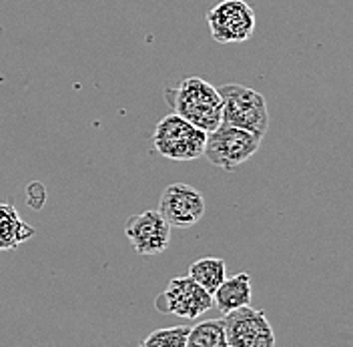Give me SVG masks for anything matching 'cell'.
I'll return each instance as SVG.
<instances>
[{
	"label": "cell",
	"mask_w": 353,
	"mask_h": 347,
	"mask_svg": "<svg viewBox=\"0 0 353 347\" xmlns=\"http://www.w3.org/2000/svg\"><path fill=\"white\" fill-rule=\"evenodd\" d=\"M157 211L169 223V227L189 229L205 215V197L187 183H173L163 191Z\"/></svg>",
	"instance_id": "cell-8"
},
{
	"label": "cell",
	"mask_w": 353,
	"mask_h": 347,
	"mask_svg": "<svg viewBox=\"0 0 353 347\" xmlns=\"http://www.w3.org/2000/svg\"><path fill=\"white\" fill-rule=\"evenodd\" d=\"M125 235L131 241L132 249L143 257H153L169 247L171 227L157 209H147L127 219Z\"/></svg>",
	"instance_id": "cell-9"
},
{
	"label": "cell",
	"mask_w": 353,
	"mask_h": 347,
	"mask_svg": "<svg viewBox=\"0 0 353 347\" xmlns=\"http://www.w3.org/2000/svg\"><path fill=\"white\" fill-rule=\"evenodd\" d=\"M30 237H34V229L22 221L12 205L0 203V251L17 249Z\"/></svg>",
	"instance_id": "cell-11"
},
{
	"label": "cell",
	"mask_w": 353,
	"mask_h": 347,
	"mask_svg": "<svg viewBox=\"0 0 353 347\" xmlns=\"http://www.w3.org/2000/svg\"><path fill=\"white\" fill-rule=\"evenodd\" d=\"M251 297H253L251 275L247 271H243V273L225 279L217 287V291L213 293V307H217L221 313H229L239 307L251 305Z\"/></svg>",
	"instance_id": "cell-10"
},
{
	"label": "cell",
	"mask_w": 353,
	"mask_h": 347,
	"mask_svg": "<svg viewBox=\"0 0 353 347\" xmlns=\"http://www.w3.org/2000/svg\"><path fill=\"white\" fill-rule=\"evenodd\" d=\"M187 347H229L223 319H207L189 329Z\"/></svg>",
	"instance_id": "cell-13"
},
{
	"label": "cell",
	"mask_w": 353,
	"mask_h": 347,
	"mask_svg": "<svg viewBox=\"0 0 353 347\" xmlns=\"http://www.w3.org/2000/svg\"><path fill=\"white\" fill-rule=\"evenodd\" d=\"M154 307L161 313L176 315L181 319H197L213 307V295L185 275L169 281L165 291L154 299Z\"/></svg>",
	"instance_id": "cell-6"
},
{
	"label": "cell",
	"mask_w": 353,
	"mask_h": 347,
	"mask_svg": "<svg viewBox=\"0 0 353 347\" xmlns=\"http://www.w3.org/2000/svg\"><path fill=\"white\" fill-rule=\"evenodd\" d=\"M227 265L219 257H201L191 267H189V277L195 283H199L205 291L211 295L217 291L221 283L227 279Z\"/></svg>",
	"instance_id": "cell-12"
},
{
	"label": "cell",
	"mask_w": 353,
	"mask_h": 347,
	"mask_svg": "<svg viewBox=\"0 0 353 347\" xmlns=\"http://www.w3.org/2000/svg\"><path fill=\"white\" fill-rule=\"evenodd\" d=\"M187 326H176V327H163L151 331L139 347H187V335H189Z\"/></svg>",
	"instance_id": "cell-14"
},
{
	"label": "cell",
	"mask_w": 353,
	"mask_h": 347,
	"mask_svg": "<svg viewBox=\"0 0 353 347\" xmlns=\"http://www.w3.org/2000/svg\"><path fill=\"white\" fill-rule=\"evenodd\" d=\"M223 327L229 347H275V331L265 311L251 305L225 313Z\"/></svg>",
	"instance_id": "cell-7"
},
{
	"label": "cell",
	"mask_w": 353,
	"mask_h": 347,
	"mask_svg": "<svg viewBox=\"0 0 353 347\" xmlns=\"http://www.w3.org/2000/svg\"><path fill=\"white\" fill-rule=\"evenodd\" d=\"M205 143H207V132L187 123L175 112L163 117L154 127V149L159 155L171 161H193L203 157Z\"/></svg>",
	"instance_id": "cell-2"
},
{
	"label": "cell",
	"mask_w": 353,
	"mask_h": 347,
	"mask_svg": "<svg viewBox=\"0 0 353 347\" xmlns=\"http://www.w3.org/2000/svg\"><path fill=\"white\" fill-rule=\"evenodd\" d=\"M219 95L223 99L221 125L245 129L263 139L269 127V115L263 95L241 85H225L219 88Z\"/></svg>",
	"instance_id": "cell-3"
},
{
	"label": "cell",
	"mask_w": 353,
	"mask_h": 347,
	"mask_svg": "<svg viewBox=\"0 0 353 347\" xmlns=\"http://www.w3.org/2000/svg\"><path fill=\"white\" fill-rule=\"evenodd\" d=\"M167 105L175 115L197 129L211 132L221 127L223 121V99L219 88L209 85L201 77H187L176 88H167Z\"/></svg>",
	"instance_id": "cell-1"
},
{
	"label": "cell",
	"mask_w": 353,
	"mask_h": 347,
	"mask_svg": "<svg viewBox=\"0 0 353 347\" xmlns=\"http://www.w3.org/2000/svg\"><path fill=\"white\" fill-rule=\"evenodd\" d=\"M207 24L219 44L245 43L255 32V10L245 0H223L207 12Z\"/></svg>",
	"instance_id": "cell-5"
},
{
	"label": "cell",
	"mask_w": 353,
	"mask_h": 347,
	"mask_svg": "<svg viewBox=\"0 0 353 347\" xmlns=\"http://www.w3.org/2000/svg\"><path fill=\"white\" fill-rule=\"evenodd\" d=\"M261 145V137L245 129L221 125L215 130L207 132V143L203 155L207 161L219 169L233 171L251 159Z\"/></svg>",
	"instance_id": "cell-4"
}]
</instances>
